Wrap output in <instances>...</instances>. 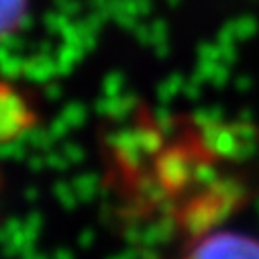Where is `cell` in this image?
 <instances>
[{
  "mask_svg": "<svg viewBox=\"0 0 259 259\" xmlns=\"http://www.w3.org/2000/svg\"><path fill=\"white\" fill-rule=\"evenodd\" d=\"M198 255H259V243L241 235H219L202 245Z\"/></svg>",
  "mask_w": 259,
  "mask_h": 259,
  "instance_id": "cell-1",
  "label": "cell"
},
{
  "mask_svg": "<svg viewBox=\"0 0 259 259\" xmlns=\"http://www.w3.org/2000/svg\"><path fill=\"white\" fill-rule=\"evenodd\" d=\"M27 13V0H0V41L15 33Z\"/></svg>",
  "mask_w": 259,
  "mask_h": 259,
  "instance_id": "cell-2",
  "label": "cell"
}]
</instances>
